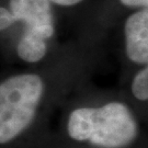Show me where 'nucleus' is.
Returning <instances> with one entry per match:
<instances>
[{
  "label": "nucleus",
  "instance_id": "5",
  "mask_svg": "<svg viewBox=\"0 0 148 148\" xmlns=\"http://www.w3.org/2000/svg\"><path fill=\"white\" fill-rule=\"evenodd\" d=\"M48 41L36 33L23 29L16 43V54L27 64H37L45 58L48 52Z\"/></svg>",
  "mask_w": 148,
  "mask_h": 148
},
{
  "label": "nucleus",
  "instance_id": "9",
  "mask_svg": "<svg viewBox=\"0 0 148 148\" xmlns=\"http://www.w3.org/2000/svg\"><path fill=\"white\" fill-rule=\"evenodd\" d=\"M54 5L64 7V8H69V7H75L84 2L85 0H49Z\"/></svg>",
  "mask_w": 148,
  "mask_h": 148
},
{
  "label": "nucleus",
  "instance_id": "1",
  "mask_svg": "<svg viewBox=\"0 0 148 148\" xmlns=\"http://www.w3.org/2000/svg\"><path fill=\"white\" fill-rule=\"evenodd\" d=\"M65 130L71 140L97 148H127L139 135L134 112L120 100L76 106L67 115Z\"/></svg>",
  "mask_w": 148,
  "mask_h": 148
},
{
  "label": "nucleus",
  "instance_id": "2",
  "mask_svg": "<svg viewBox=\"0 0 148 148\" xmlns=\"http://www.w3.org/2000/svg\"><path fill=\"white\" fill-rule=\"evenodd\" d=\"M46 84L40 74L20 73L0 82V144L22 136L36 119Z\"/></svg>",
  "mask_w": 148,
  "mask_h": 148
},
{
  "label": "nucleus",
  "instance_id": "4",
  "mask_svg": "<svg viewBox=\"0 0 148 148\" xmlns=\"http://www.w3.org/2000/svg\"><path fill=\"white\" fill-rule=\"evenodd\" d=\"M124 51L134 65H148V8L134 10L123 27Z\"/></svg>",
  "mask_w": 148,
  "mask_h": 148
},
{
  "label": "nucleus",
  "instance_id": "6",
  "mask_svg": "<svg viewBox=\"0 0 148 148\" xmlns=\"http://www.w3.org/2000/svg\"><path fill=\"white\" fill-rule=\"evenodd\" d=\"M131 93L140 102H148V65L138 70L131 82Z\"/></svg>",
  "mask_w": 148,
  "mask_h": 148
},
{
  "label": "nucleus",
  "instance_id": "3",
  "mask_svg": "<svg viewBox=\"0 0 148 148\" xmlns=\"http://www.w3.org/2000/svg\"><path fill=\"white\" fill-rule=\"evenodd\" d=\"M53 5L49 0H9L7 7L16 23L51 41L56 32Z\"/></svg>",
  "mask_w": 148,
  "mask_h": 148
},
{
  "label": "nucleus",
  "instance_id": "7",
  "mask_svg": "<svg viewBox=\"0 0 148 148\" xmlns=\"http://www.w3.org/2000/svg\"><path fill=\"white\" fill-rule=\"evenodd\" d=\"M16 23L13 14L11 13L7 5H1L0 7V31L5 32L9 30Z\"/></svg>",
  "mask_w": 148,
  "mask_h": 148
},
{
  "label": "nucleus",
  "instance_id": "8",
  "mask_svg": "<svg viewBox=\"0 0 148 148\" xmlns=\"http://www.w3.org/2000/svg\"><path fill=\"white\" fill-rule=\"evenodd\" d=\"M120 5L126 9L138 10L143 8H148V0H117Z\"/></svg>",
  "mask_w": 148,
  "mask_h": 148
}]
</instances>
